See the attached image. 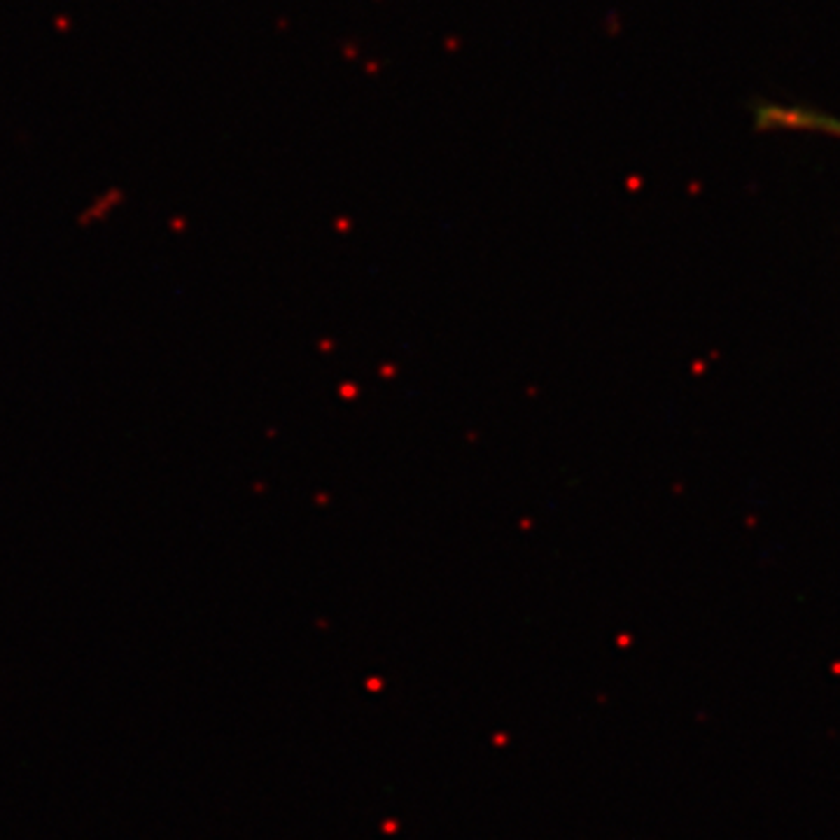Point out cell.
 I'll return each instance as SVG.
<instances>
[{
    "label": "cell",
    "instance_id": "obj_1",
    "mask_svg": "<svg viewBox=\"0 0 840 840\" xmlns=\"http://www.w3.org/2000/svg\"><path fill=\"white\" fill-rule=\"evenodd\" d=\"M770 122H778L782 127L789 129H807V131L826 133V136H835L840 138V122L834 117L817 115V112H806V110H768L766 115Z\"/></svg>",
    "mask_w": 840,
    "mask_h": 840
}]
</instances>
